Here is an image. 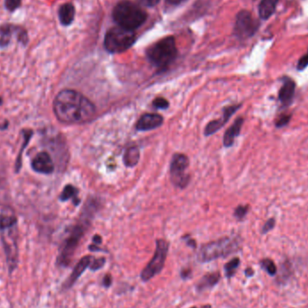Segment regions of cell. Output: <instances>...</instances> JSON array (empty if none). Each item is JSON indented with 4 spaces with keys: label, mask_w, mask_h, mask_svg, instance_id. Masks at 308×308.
<instances>
[{
    "label": "cell",
    "mask_w": 308,
    "mask_h": 308,
    "mask_svg": "<svg viewBox=\"0 0 308 308\" xmlns=\"http://www.w3.org/2000/svg\"><path fill=\"white\" fill-rule=\"evenodd\" d=\"M291 119V115H288V114H283L281 115L275 122L276 127L278 128H281V127H284V126L289 125V123Z\"/></svg>",
    "instance_id": "f1b7e54d"
},
{
    "label": "cell",
    "mask_w": 308,
    "mask_h": 308,
    "mask_svg": "<svg viewBox=\"0 0 308 308\" xmlns=\"http://www.w3.org/2000/svg\"><path fill=\"white\" fill-rule=\"evenodd\" d=\"M105 263H106V259L103 258V257L94 260L92 263L90 264V271H97L98 270H100V269H102L104 265H105Z\"/></svg>",
    "instance_id": "f546056e"
},
{
    "label": "cell",
    "mask_w": 308,
    "mask_h": 308,
    "mask_svg": "<svg viewBox=\"0 0 308 308\" xmlns=\"http://www.w3.org/2000/svg\"><path fill=\"white\" fill-rule=\"evenodd\" d=\"M262 267L265 271L270 274V275H275L277 273V267L273 261H271L270 259H264L261 262Z\"/></svg>",
    "instance_id": "4316f807"
},
{
    "label": "cell",
    "mask_w": 308,
    "mask_h": 308,
    "mask_svg": "<svg viewBox=\"0 0 308 308\" xmlns=\"http://www.w3.org/2000/svg\"><path fill=\"white\" fill-rule=\"evenodd\" d=\"M140 159V151L134 146L126 150L124 155V162L127 167H135Z\"/></svg>",
    "instance_id": "7402d4cb"
},
{
    "label": "cell",
    "mask_w": 308,
    "mask_h": 308,
    "mask_svg": "<svg viewBox=\"0 0 308 308\" xmlns=\"http://www.w3.org/2000/svg\"><path fill=\"white\" fill-rule=\"evenodd\" d=\"M2 104V100H1V98H0V105Z\"/></svg>",
    "instance_id": "7bdbcfd3"
},
{
    "label": "cell",
    "mask_w": 308,
    "mask_h": 308,
    "mask_svg": "<svg viewBox=\"0 0 308 308\" xmlns=\"http://www.w3.org/2000/svg\"><path fill=\"white\" fill-rule=\"evenodd\" d=\"M103 285L105 288H109L112 285V276L110 274H107L103 279Z\"/></svg>",
    "instance_id": "d590c367"
},
{
    "label": "cell",
    "mask_w": 308,
    "mask_h": 308,
    "mask_svg": "<svg viewBox=\"0 0 308 308\" xmlns=\"http://www.w3.org/2000/svg\"><path fill=\"white\" fill-rule=\"evenodd\" d=\"M17 26L5 23L0 25V49H5L9 45L12 35L15 34Z\"/></svg>",
    "instance_id": "ffe728a7"
},
{
    "label": "cell",
    "mask_w": 308,
    "mask_h": 308,
    "mask_svg": "<svg viewBox=\"0 0 308 308\" xmlns=\"http://www.w3.org/2000/svg\"><path fill=\"white\" fill-rule=\"evenodd\" d=\"M31 166L33 171L43 175L52 174L55 169L53 159L48 152L38 153L32 160Z\"/></svg>",
    "instance_id": "8fae6325"
},
{
    "label": "cell",
    "mask_w": 308,
    "mask_h": 308,
    "mask_svg": "<svg viewBox=\"0 0 308 308\" xmlns=\"http://www.w3.org/2000/svg\"><path fill=\"white\" fill-rule=\"evenodd\" d=\"M138 1L145 6L152 7V6L157 5L159 3V0H138Z\"/></svg>",
    "instance_id": "e575fe53"
},
{
    "label": "cell",
    "mask_w": 308,
    "mask_h": 308,
    "mask_svg": "<svg viewBox=\"0 0 308 308\" xmlns=\"http://www.w3.org/2000/svg\"><path fill=\"white\" fill-rule=\"evenodd\" d=\"M136 33L134 31L117 26L108 31L104 45L110 53H121L131 48L136 42Z\"/></svg>",
    "instance_id": "8992f818"
},
{
    "label": "cell",
    "mask_w": 308,
    "mask_h": 308,
    "mask_svg": "<svg viewBox=\"0 0 308 308\" xmlns=\"http://www.w3.org/2000/svg\"><path fill=\"white\" fill-rule=\"evenodd\" d=\"M78 194H79V190L74 186L67 185L61 192L60 200L65 202L70 199H73V203L77 205L80 203V199L78 198Z\"/></svg>",
    "instance_id": "603a6c76"
},
{
    "label": "cell",
    "mask_w": 308,
    "mask_h": 308,
    "mask_svg": "<svg viewBox=\"0 0 308 308\" xmlns=\"http://www.w3.org/2000/svg\"><path fill=\"white\" fill-rule=\"evenodd\" d=\"M240 108H241V105H234V106H229L227 108H224L223 117L221 119L213 120L206 126L205 129V136H212L221 129L228 122L229 118L232 117Z\"/></svg>",
    "instance_id": "4fadbf2b"
},
{
    "label": "cell",
    "mask_w": 308,
    "mask_h": 308,
    "mask_svg": "<svg viewBox=\"0 0 308 308\" xmlns=\"http://www.w3.org/2000/svg\"><path fill=\"white\" fill-rule=\"evenodd\" d=\"M219 272H213V273H207L205 276H203L201 278L200 280L198 281L197 285H196V290L202 292L204 290H209L214 288L220 280Z\"/></svg>",
    "instance_id": "d6986e66"
},
{
    "label": "cell",
    "mask_w": 308,
    "mask_h": 308,
    "mask_svg": "<svg viewBox=\"0 0 308 308\" xmlns=\"http://www.w3.org/2000/svg\"><path fill=\"white\" fill-rule=\"evenodd\" d=\"M280 0H262L259 5V14L262 20L270 18L275 13Z\"/></svg>",
    "instance_id": "44dd1931"
},
{
    "label": "cell",
    "mask_w": 308,
    "mask_h": 308,
    "mask_svg": "<svg viewBox=\"0 0 308 308\" xmlns=\"http://www.w3.org/2000/svg\"><path fill=\"white\" fill-rule=\"evenodd\" d=\"M296 90V83L290 78H284L283 85L279 92V99L282 106L288 107L293 101Z\"/></svg>",
    "instance_id": "9a60e30c"
},
{
    "label": "cell",
    "mask_w": 308,
    "mask_h": 308,
    "mask_svg": "<svg viewBox=\"0 0 308 308\" xmlns=\"http://www.w3.org/2000/svg\"><path fill=\"white\" fill-rule=\"evenodd\" d=\"M177 54L176 42L172 36L159 40L147 50V58L150 62L161 70L168 68L175 61Z\"/></svg>",
    "instance_id": "3957f363"
},
{
    "label": "cell",
    "mask_w": 308,
    "mask_h": 308,
    "mask_svg": "<svg viewBox=\"0 0 308 308\" xmlns=\"http://www.w3.org/2000/svg\"><path fill=\"white\" fill-rule=\"evenodd\" d=\"M89 250H90L91 252H98V251H103V249H100V248L98 247V246H97V244H92V245H90V246H89Z\"/></svg>",
    "instance_id": "ab89813d"
},
{
    "label": "cell",
    "mask_w": 308,
    "mask_h": 308,
    "mask_svg": "<svg viewBox=\"0 0 308 308\" xmlns=\"http://www.w3.org/2000/svg\"><path fill=\"white\" fill-rule=\"evenodd\" d=\"M308 66V50L307 53L299 59L298 62V70H303Z\"/></svg>",
    "instance_id": "d6a6232c"
},
{
    "label": "cell",
    "mask_w": 308,
    "mask_h": 308,
    "mask_svg": "<svg viewBox=\"0 0 308 308\" xmlns=\"http://www.w3.org/2000/svg\"><path fill=\"white\" fill-rule=\"evenodd\" d=\"M113 18L118 26L135 31L145 23L147 14L136 3L125 0L115 6L113 10Z\"/></svg>",
    "instance_id": "7a4b0ae2"
},
{
    "label": "cell",
    "mask_w": 308,
    "mask_h": 308,
    "mask_svg": "<svg viewBox=\"0 0 308 308\" xmlns=\"http://www.w3.org/2000/svg\"><path fill=\"white\" fill-rule=\"evenodd\" d=\"M239 247L240 243L237 239L224 237L204 245L198 252L197 260L202 263L212 262L237 252Z\"/></svg>",
    "instance_id": "277c9868"
},
{
    "label": "cell",
    "mask_w": 308,
    "mask_h": 308,
    "mask_svg": "<svg viewBox=\"0 0 308 308\" xmlns=\"http://www.w3.org/2000/svg\"><path fill=\"white\" fill-rule=\"evenodd\" d=\"M15 35H16V39H17L18 42H20L23 46H26L28 44V34H27V32L24 29L17 26L16 32H15Z\"/></svg>",
    "instance_id": "484cf974"
},
{
    "label": "cell",
    "mask_w": 308,
    "mask_h": 308,
    "mask_svg": "<svg viewBox=\"0 0 308 308\" xmlns=\"http://www.w3.org/2000/svg\"><path fill=\"white\" fill-rule=\"evenodd\" d=\"M21 133H22V136H23V145L21 146V149L19 151L18 155H17L16 159H15V163H14V171H15V173L20 172V170L22 168V166H23L22 159H23V151L25 150L26 146L30 144V141H31L33 136V130L29 129V128L23 129Z\"/></svg>",
    "instance_id": "ac0fdd59"
},
{
    "label": "cell",
    "mask_w": 308,
    "mask_h": 308,
    "mask_svg": "<svg viewBox=\"0 0 308 308\" xmlns=\"http://www.w3.org/2000/svg\"><path fill=\"white\" fill-rule=\"evenodd\" d=\"M92 259H93L92 256L88 255V256L83 257L80 262L77 263V265L74 267L70 277L62 284V290H68L72 288V286L74 285L75 283L77 282V280L80 279V276L82 275L83 272L90 266Z\"/></svg>",
    "instance_id": "7c38bea8"
},
{
    "label": "cell",
    "mask_w": 308,
    "mask_h": 308,
    "mask_svg": "<svg viewBox=\"0 0 308 308\" xmlns=\"http://www.w3.org/2000/svg\"><path fill=\"white\" fill-rule=\"evenodd\" d=\"M186 0H166V2L168 3V5H177L182 4L183 2H185Z\"/></svg>",
    "instance_id": "74e56055"
},
{
    "label": "cell",
    "mask_w": 308,
    "mask_h": 308,
    "mask_svg": "<svg viewBox=\"0 0 308 308\" xmlns=\"http://www.w3.org/2000/svg\"><path fill=\"white\" fill-rule=\"evenodd\" d=\"M53 113L65 125H80L90 121L96 114L93 103L72 89H63L53 100Z\"/></svg>",
    "instance_id": "6da1fadb"
},
{
    "label": "cell",
    "mask_w": 308,
    "mask_h": 308,
    "mask_svg": "<svg viewBox=\"0 0 308 308\" xmlns=\"http://www.w3.org/2000/svg\"><path fill=\"white\" fill-rule=\"evenodd\" d=\"M162 123L163 117L158 114H145L137 122L136 129L141 132L151 131L159 127Z\"/></svg>",
    "instance_id": "5bb4252c"
},
{
    "label": "cell",
    "mask_w": 308,
    "mask_h": 308,
    "mask_svg": "<svg viewBox=\"0 0 308 308\" xmlns=\"http://www.w3.org/2000/svg\"><path fill=\"white\" fill-rule=\"evenodd\" d=\"M245 274L247 277H252L253 275V271H252L251 268H248L247 270L245 271Z\"/></svg>",
    "instance_id": "60d3db41"
},
{
    "label": "cell",
    "mask_w": 308,
    "mask_h": 308,
    "mask_svg": "<svg viewBox=\"0 0 308 308\" xmlns=\"http://www.w3.org/2000/svg\"><path fill=\"white\" fill-rule=\"evenodd\" d=\"M187 244H188V245H190L191 247H196V243H195V241H194V240H189V241H187Z\"/></svg>",
    "instance_id": "b9f144b4"
},
{
    "label": "cell",
    "mask_w": 308,
    "mask_h": 308,
    "mask_svg": "<svg viewBox=\"0 0 308 308\" xmlns=\"http://www.w3.org/2000/svg\"><path fill=\"white\" fill-rule=\"evenodd\" d=\"M275 223L276 221L274 218H270V219L268 220L265 224H264V226L262 227V234H267V233H269L270 231L274 228Z\"/></svg>",
    "instance_id": "836d02e7"
},
{
    "label": "cell",
    "mask_w": 308,
    "mask_h": 308,
    "mask_svg": "<svg viewBox=\"0 0 308 308\" xmlns=\"http://www.w3.org/2000/svg\"><path fill=\"white\" fill-rule=\"evenodd\" d=\"M190 276H191V270L189 268L183 269L182 271H181V278H182L183 280L189 279Z\"/></svg>",
    "instance_id": "8d00e7d4"
},
{
    "label": "cell",
    "mask_w": 308,
    "mask_h": 308,
    "mask_svg": "<svg viewBox=\"0 0 308 308\" xmlns=\"http://www.w3.org/2000/svg\"><path fill=\"white\" fill-rule=\"evenodd\" d=\"M259 28V23L252 14L246 10L241 11L236 16L234 34L240 39L252 37Z\"/></svg>",
    "instance_id": "30bf717a"
},
{
    "label": "cell",
    "mask_w": 308,
    "mask_h": 308,
    "mask_svg": "<svg viewBox=\"0 0 308 308\" xmlns=\"http://www.w3.org/2000/svg\"><path fill=\"white\" fill-rule=\"evenodd\" d=\"M2 243L5 250L8 271L9 274H12V272L16 269L18 264V246L16 242L15 226L3 232Z\"/></svg>",
    "instance_id": "9c48e42d"
},
{
    "label": "cell",
    "mask_w": 308,
    "mask_h": 308,
    "mask_svg": "<svg viewBox=\"0 0 308 308\" xmlns=\"http://www.w3.org/2000/svg\"><path fill=\"white\" fill-rule=\"evenodd\" d=\"M17 224V219L14 215L0 214V232L14 227Z\"/></svg>",
    "instance_id": "cb8c5ba5"
},
{
    "label": "cell",
    "mask_w": 308,
    "mask_h": 308,
    "mask_svg": "<svg viewBox=\"0 0 308 308\" xmlns=\"http://www.w3.org/2000/svg\"><path fill=\"white\" fill-rule=\"evenodd\" d=\"M240 259L239 258H234L233 260H231L230 262H227L225 265H224V271H225V275L228 278L231 279L233 276L235 274V271L238 269L239 265H240Z\"/></svg>",
    "instance_id": "d4e9b609"
},
{
    "label": "cell",
    "mask_w": 308,
    "mask_h": 308,
    "mask_svg": "<svg viewBox=\"0 0 308 308\" xmlns=\"http://www.w3.org/2000/svg\"><path fill=\"white\" fill-rule=\"evenodd\" d=\"M154 106L157 109H167L168 102L163 98H157L154 101Z\"/></svg>",
    "instance_id": "1f68e13d"
},
{
    "label": "cell",
    "mask_w": 308,
    "mask_h": 308,
    "mask_svg": "<svg viewBox=\"0 0 308 308\" xmlns=\"http://www.w3.org/2000/svg\"><path fill=\"white\" fill-rule=\"evenodd\" d=\"M168 252V243L163 239L157 240L154 257L141 273V279L143 281H149L162 271Z\"/></svg>",
    "instance_id": "52a82bcc"
},
{
    "label": "cell",
    "mask_w": 308,
    "mask_h": 308,
    "mask_svg": "<svg viewBox=\"0 0 308 308\" xmlns=\"http://www.w3.org/2000/svg\"><path fill=\"white\" fill-rule=\"evenodd\" d=\"M59 20L63 26H69L75 18V7L71 3H65L58 10Z\"/></svg>",
    "instance_id": "e0dca14e"
},
{
    "label": "cell",
    "mask_w": 308,
    "mask_h": 308,
    "mask_svg": "<svg viewBox=\"0 0 308 308\" xmlns=\"http://www.w3.org/2000/svg\"><path fill=\"white\" fill-rule=\"evenodd\" d=\"M87 227L88 224L85 221H81L70 230V234H68L65 240L62 242L59 250V254L56 260L58 267L67 268L70 266L75 252L79 246L80 240L85 234Z\"/></svg>",
    "instance_id": "5b68a950"
},
{
    "label": "cell",
    "mask_w": 308,
    "mask_h": 308,
    "mask_svg": "<svg viewBox=\"0 0 308 308\" xmlns=\"http://www.w3.org/2000/svg\"><path fill=\"white\" fill-rule=\"evenodd\" d=\"M249 206L248 205H239L234 211V216L239 220L243 219L245 215H247Z\"/></svg>",
    "instance_id": "4dcf8cb0"
},
{
    "label": "cell",
    "mask_w": 308,
    "mask_h": 308,
    "mask_svg": "<svg viewBox=\"0 0 308 308\" xmlns=\"http://www.w3.org/2000/svg\"><path fill=\"white\" fill-rule=\"evenodd\" d=\"M189 160L186 155L175 154L170 163V179L177 187H186L189 181V175L187 172Z\"/></svg>",
    "instance_id": "ba28073f"
},
{
    "label": "cell",
    "mask_w": 308,
    "mask_h": 308,
    "mask_svg": "<svg viewBox=\"0 0 308 308\" xmlns=\"http://www.w3.org/2000/svg\"><path fill=\"white\" fill-rule=\"evenodd\" d=\"M22 4V0H5V9L9 12H14L18 9Z\"/></svg>",
    "instance_id": "83f0119b"
},
{
    "label": "cell",
    "mask_w": 308,
    "mask_h": 308,
    "mask_svg": "<svg viewBox=\"0 0 308 308\" xmlns=\"http://www.w3.org/2000/svg\"></svg>",
    "instance_id": "ee69618b"
},
{
    "label": "cell",
    "mask_w": 308,
    "mask_h": 308,
    "mask_svg": "<svg viewBox=\"0 0 308 308\" xmlns=\"http://www.w3.org/2000/svg\"><path fill=\"white\" fill-rule=\"evenodd\" d=\"M243 118L239 117L232 126L225 132L224 136V145L225 147H231L234 145V140L240 135L241 129L243 127Z\"/></svg>",
    "instance_id": "2e32d148"
},
{
    "label": "cell",
    "mask_w": 308,
    "mask_h": 308,
    "mask_svg": "<svg viewBox=\"0 0 308 308\" xmlns=\"http://www.w3.org/2000/svg\"><path fill=\"white\" fill-rule=\"evenodd\" d=\"M93 243L94 244H100V243H102V238L99 236V235H95L93 237Z\"/></svg>",
    "instance_id": "f35d334b"
}]
</instances>
